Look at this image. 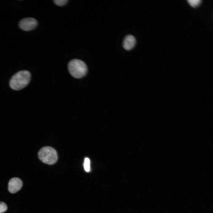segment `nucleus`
I'll return each mask as SVG.
<instances>
[{
  "label": "nucleus",
  "mask_w": 213,
  "mask_h": 213,
  "mask_svg": "<svg viewBox=\"0 0 213 213\" xmlns=\"http://www.w3.org/2000/svg\"><path fill=\"white\" fill-rule=\"evenodd\" d=\"M136 40L135 37L132 35H128L125 38L123 43L124 49L127 50L132 49L135 46Z\"/></svg>",
  "instance_id": "nucleus-6"
},
{
  "label": "nucleus",
  "mask_w": 213,
  "mask_h": 213,
  "mask_svg": "<svg viewBox=\"0 0 213 213\" xmlns=\"http://www.w3.org/2000/svg\"><path fill=\"white\" fill-rule=\"evenodd\" d=\"M31 74L28 71H20L12 77L9 81V86L13 90H20L29 84Z\"/></svg>",
  "instance_id": "nucleus-1"
},
{
  "label": "nucleus",
  "mask_w": 213,
  "mask_h": 213,
  "mask_svg": "<svg viewBox=\"0 0 213 213\" xmlns=\"http://www.w3.org/2000/svg\"><path fill=\"white\" fill-rule=\"evenodd\" d=\"M38 156L43 162L48 164H53L57 161L58 156L56 151L49 146L42 148L39 151Z\"/></svg>",
  "instance_id": "nucleus-3"
},
{
  "label": "nucleus",
  "mask_w": 213,
  "mask_h": 213,
  "mask_svg": "<svg viewBox=\"0 0 213 213\" xmlns=\"http://www.w3.org/2000/svg\"><path fill=\"white\" fill-rule=\"evenodd\" d=\"M7 209V205L4 202H0V213L5 212Z\"/></svg>",
  "instance_id": "nucleus-9"
},
{
  "label": "nucleus",
  "mask_w": 213,
  "mask_h": 213,
  "mask_svg": "<svg viewBox=\"0 0 213 213\" xmlns=\"http://www.w3.org/2000/svg\"><path fill=\"white\" fill-rule=\"evenodd\" d=\"M68 69L71 75L76 78H81L86 74L88 68L85 64L83 61L74 59L70 62Z\"/></svg>",
  "instance_id": "nucleus-2"
},
{
  "label": "nucleus",
  "mask_w": 213,
  "mask_h": 213,
  "mask_svg": "<svg viewBox=\"0 0 213 213\" xmlns=\"http://www.w3.org/2000/svg\"><path fill=\"white\" fill-rule=\"evenodd\" d=\"M37 25V20L31 17L23 19L19 23L20 28L23 30L26 31L33 30L36 27Z\"/></svg>",
  "instance_id": "nucleus-4"
},
{
  "label": "nucleus",
  "mask_w": 213,
  "mask_h": 213,
  "mask_svg": "<svg viewBox=\"0 0 213 213\" xmlns=\"http://www.w3.org/2000/svg\"><path fill=\"white\" fill-rule=\"evenodd\" d=\"M67 0H55L54 1L55 4L59 6H64L67 3Z\"/></svg>",
  "instance_id": "nucleus-10"
},
{
  "label": "nucleus",
  "mask_w": 213,
  "mask_h": 213,
  "mask_svg": "<svg viewBox=\"0 0 213 213\" xmlns=\"http://www.w3.org/2000/svg\"><path fill=\"white\" fill-rule=\"evenodd\" d=\"M84 167L85 171L88 172L90 170V160L89 158H85L84 163Z\"/></svg>",
  "instance_id": "nucleus-8"
},
{
  "label": "nucleus",
  "mask_w": 213,
  "mask_h": 213,
  "mask_svg": "<svg viewBox=\"0 0 213 213\" xmlns=\"http://www.w3.org/2000/svg\"><path fill=\"white\" fill-rule=\"evenodd\" d=\"M22 186L21 180L18 178H14L8 183V189L11 193H15L20 190Z\"/></svg>",
  "instance_id": "nucleus-5"
},
{
  "label": "nucleus",
  "mask_w": 213,
  "mask_h": 213,
  "mask_svg": "<svg viewBox=\"0 0 213 213\" xmlns=\"http://www.w3.org/2000/svg\"><path fill=\"white\" fill-rule=\"evenodd\" d=\"M187 1L192 7L196 8L201 4L202 1L201 0H188Z\"/></svg>",
  "instance_id": "nucleus-7"
}]
</instances>
